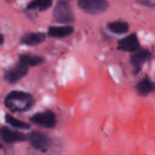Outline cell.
<instances>
[{
	"mask_svg": "<svg viewBox=\"0 0 155 155\" xmlns=\"http://www.w3.org/2000/svg\"><path fill=\"white\" fill-rule=\"evenodd\" d=\"M28 73V66L21 62H18V64L5 71L4 73V79L9 83V84H15L20 79L25 77Z\"/></svg>",
	"mask_w": 155,
	"mask_h": 155,
	"instance_id": "5b68a950",
	"label": "cell"
},
{
	"mask_svg": "<svg viewBox=\"0 0 155 155\" xmlns=\"http://www.w3.org/2000/svg\"><path fill=\"white\" fill-rule=\"evenodd\" d=\"M35 104L34 96L23 91H12L5 98V105L11 112L23 113L28 111Z\"/></svg>",
	"mask_w": 155,
	"mask_h": 155,
	"instance_id": "6da1fadb",
	"label": "cell"
},
{
	"mask_svg": "<svg viewBox=\"0 0 155 155\" xmlns=\"http://www.w3.org/2000/svg\"><path fill=\"white\" fill-rule=\"evenodd\" d=\"M5 1H13V0H5Z\"/></svg>",
	"mask_w": 155,
	"mask_h": 155,
	"instance_id": "e0dca14e",
	"label": "cell"
},
{
	"mask_svg": "<svg viewBox=\"0 0 155 155\" xmlns=\"http://www.w3.org/2000/svg\"><path fill=\"white\" fill-rule=\"evenodd\" d=\"M108 29L114 34L123 35L129 31V25L124 21H115L108 24Z\"/></svg>",
	"mask_w": 155,
	"mask_h": 155,
	"instance_id": "5bb4252c",
	"label": "cell"
},
{
	"mask_svg": "<svg viewBox=\"0 0 155 155\" xmlns=\"http://www.w3.org/2000/svg\"><path fill=\"white\" fill-rule=\"evenodd\" d=\"M44 61H45L44 57L35 55V54H30L20 55V58H19V62L26 64L27 66H35V65L42 64Z\"/></svg>",
	"mask_w": 155,
	"mask_h": 155,
	"instance_id": "4fadbf2b",
	"label": "cell"
},
{
	"mask_svg": "<svg viewBox=\"0 0 155 155\" xmlns=\"http://www.w3.org/2000/svg\"><path fill=\"white\" fill-rule=\"evenodd\" d=\"M45 40V35L44 33L33 32L24 35L20 39V43L25 45H36L41 44Z\"/></svg>",
	"mask_w": 155,
	"mask_h": 155,
	"instance_id": "30bf717a",
	"label": "cell"
},
{
	"mask_svg": "<svg viewBox=\"0 0 155 155\" xmlns=\"http://www.w3.org/2000/svg\"><path fill=\"white\" fill-rule=\"evenodd\" d=\"M151 57H152V54L150 51L147 49L139 48L138 50L134 52V54L131 55V64L134 69V72L139 73L143 65L144 64V63L149 61Z\"/></svg>",
	"mask_w": 155,
	"mask_h": 155,
	"instance_id": "52a82bcc",
	"label": "cell"
},
{
	"mask_svg": "<svg viewBox=\"0 0 155 155\" xmlns=\"http://www.w3.org/2000/svg\"><path fill=\"white\" fill-rule=\"evenodd\" d=\"M28 140L30 144L37 151L40 152H46L50 146V138L41 132H32L29 136Z\"/></svg>",
	"mask_w": 155,
	"mask_h": 155,
	"instance_id": "8992f818",
	"label": "cell"
},
{
	"mask_svg": "<svg viewBox=\"0 0 155 155\" xmlns=\"http://www.w3.org/2000/svg\"><path fill=\"white\" fill-rule=\"evenodd\" d=\"M137 92L140 95L145 96L155 91V83H153L150 78L144 77L142 81H140L136 86Z\"/></svg>",
	"mask_w": 155,
	"mask_h": 155,
	"instance_id": "7c38bea8",
	"label": "cell"
},
{
	"mask_svg": "<svg viewBox=\"0 0 155 155\" xmlns=\"http://www.w3.org/2000/svg\"><path fill=\"white\" fill-rule=\"evenodd\" d=\"M79 7L91 15H97L104 12L109 4L106 0H78Z\"/></svg>",
	"mask_w": 155,
	"mask_h": 155,
	"instance_id": "3957f363",
	"label": "cell"
},
{
	"mask_svg": "<svg viewBox=\"0 0 155 155\" xmlns=\"http://www.w3.org/2000/svg\"><path fill=\"white\" fill-rule=\"evenodd\" d=\"M54 19L62 24L72 23L74 21V15L71 5L66 1H60L54 9Z\"/></svg>",
	"mask_w": 155,
	"mask_h": 155,
	"instance_id": "7a4b0ae2",
	"label": "cell"
},
{
	"mask_svg": "<svg viewBox=\"0 0 155 155\" xmlns=\"http://www.w3.org/2000/svg\"><path fill=\"white\" fill-rule=\"evenodd\" d=\"M30 121L37 125L49 129L54 128L57 124L56 116L52 111H45V112L37 113L30 117Z\"/></svg>",
	"mask_w": 155,
	"mask_h": 155,
	"instance_id": "277c9868",
	"label": "cell"
},
{
	"mask_svg": "<svg viewBox=\"0 0 155 155\" xmlns=\"http://www.w3.org/2000/svg\"><path fill=\"white\" fill-rule=\"evenodd\" d=\"M53 4V0H33L27 5V9H35L39 11L47 10L51 7Z\"/></svg>",
	"mask_w": 155,
	"mask_h": 155,
	"instance_id": "9a60e30c",
	"label": "cell"
},
{
	"mask_svg": "<svg viewBox=\"0 0 155 155\" xmlns=\"http://www.w3.org/2000/svg\"><path fill=\"white\" fill-rule=\"evenodd\" d=\"M1 139L6 143H15L26 140V136L21 133L10 130L7 127L1 128Z\"/></svg>",
	"mask_w": 155,
	"mask_h": 155,
	"instance_id": "9c48e42d",
	"label": "cell"
},
{
	"mask_svg": "<svg viewBox=\"0 0 155 155\" xmlns=\"http://www.w3.org/2000/svg\"><path fill=\"white\" fill-rule=\"evenodd\" d=\"M74 27L72 26H50L48 29V35L52 37L62 38L66 37L74 33Z\"/></svg>",
	"mask_w": 155,
	"mask_h": 155,
	"instance_id": "8fae6325",
	"label": "cell"
},
{
	"mask_svg": "<svg viewBox=\"0 0 155 155\" xmlns=\"http://www.w3.org/2000/svg\"><path fill=\"white\" fill-rule=\"evenodd\" d=\"M5 122L7 124H9L10 126L14 127V128H17V129H23V130H28L30 128L29 124H27L26 123H24V122H21L19 121L18 119L9 115V114H6L5 115Z\"/></svg>",
	"mask_w": 155,
	"mask_h": 155,
	"instance_id": "2e32d148",
	"label": "cell"
},
{
	"mask_svg": "<svg viewBox=\"0 0 155 155\" xmlns=\"http://www.w3.org/2000/svg\"><path fill=\"white\" fill-rule=\"evenodd\" d=\"M139 48V40L136 34H131L118 43V49L124 52H135Z\"/></svg>",
	"mask_w": 155,
	"mask_h": 155,
	"instance_id": "ba28073f",
	"label": "cell"
}]
</instances>
